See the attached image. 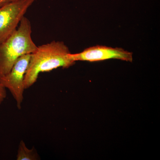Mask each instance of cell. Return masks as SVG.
Returning <instances> with one entry per match:
<instances>
[{
  "mask_svg": "<svg viewBox=\"0 0 160 160\" xmlns=\"http://www.w3.org/2000/svg\"><path fill=\"white\" fill-rule=\"evenodd\" d=\"M31 33V23L24 16L14 33L0 43V78L9 73L21 57L31 54L37 49Z\"/></svg>",
  "mask_w": 160,
  "mask_h": 160,
  "instance_id": "2",
  "label": "cell"
},
{
  "mask_svg": "<svg viewBox=\"0 0 160 160\" xmlns=\"http://www.w3.org/2000/svg\"><path fill=\"white\" fill-rule=\"evenodd\" d=\"M31 54L22 56L12 66L9 73L0 78V83L12 95L18 109L22 108L24 99L25 75L28 69Z\"/></svg>",
  "mask_w": 160,
  "mask_h": 160,
  "instance_id": "4",
  "label": "cell"
},
{
  "mask_svg": "<svg viewBox=\"0 0 160 160\" xmlns=\"http://www.w3.org/2000/svg\"><path fill=\"white\" fill-rule=\"evenodd\" d=\"M36 0H17L0 8V43L17 29L29 7Z\"/></svg>",
  "mask_w": 160,
  "mask_h": 160,
  "instance_id": "3",
  "label": "cell"
},
{
  "mask_svg": "<svg viewBox=\"0 0 160 160\" xmlns=\"http://www.w3.org/2000/svg\"><path fill=\"white\" fill-rule=\"evenodd\" d=\"M16 1L17 0H0V8H2L3 6H6L7 4Z\"/></svg>",
  "mask_w": 160,
  "mask_h": 160,
  "instance_id": "8",
  "label": "cell"
},
{
  "mask_svg": "<svg viewBox=\"0 0 160 160\" xmlns=\"http://www.w3.org/2000/svg\"><path fill=\"white\" fill-rule=\"evenodd\" d=\"M73 62L87 61L99 62L109 59H118L132 62V53L121 48H112L103 46H96L87 48L79 53L69 55Z\"/></svg>",
  "mask_w": 160,
  "mask_h": 160,
  "instance_id": "5",
  "label": "cell"
},
{
  "mask_svg": "<svg viewBox=\"0 0 160 160\" xmlns=\"http://www.w3.org/2000/svg\"><path fill=\"white\" fill-rule=\"evenodd\" d=\"M7 96L6 89L0 83V105L5 101Z\"/></svg>",
  "mask_w": 160,
  "mask_h": 160,
  "instance_id": "7",
  "label": "cell"
},
{
  "mask_svg": "<svg viewBox=\"0 0 160 160\" xmlns=\"http://www.w3.org/2000/svg\"><path fill=\"white\" fill-rule=\"evenodd\" d=\"M71 52L62 42L53 41L38 46L31 53L28 69L25 75V89H29L36 82L40 73L50 72L58 68L67 69L75 62L69 58Z\"/></svg>",
  "mask_w": 160,
  "mask_h": 160,
  "instance_id": "1",
  "label": "cell"
},
{
  "mask_svg": "<svg viewBox=\"0 0 160 160\" xmlns=\"http://www.w3.org/2000/svg\"><path fill=\"white\" fill-rule=\"evenodd\" d=\"M40 159L39 156L34 148L29 149L27 148L24 141H21L18 148L17 160H38Z\"/></svg>",
  "mask_w": 160,
  "mask_h": 160,
  "instance_id": "6",
  "label": "cell"
}]
</instances>
